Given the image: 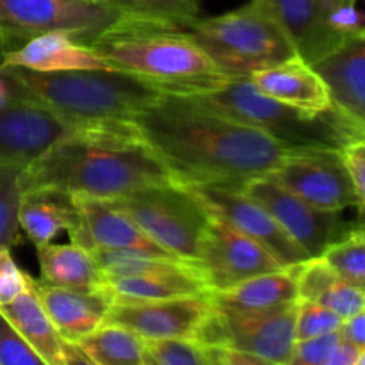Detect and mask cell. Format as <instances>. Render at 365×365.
I'll return each instance as SVG.
<instances>
[{"mask_svg":"<svg viewBox=\"0 0 365 365\" xmlns=\"http://www.w3.org/2000/svg\"><path fill=\"white\" fill-rule=\"evenodd\" d=\"M317 303L330 309L331 312L337 314L342 321L349 319L355 314L365 310V291L355 287L351 284H346L339 278Z\"/></svg>","mask_w":365,"mask_h":365,"instance_id":"36","label":"cell"},{"mask_svg":"<svg viewBox=\"0 0 365 365\" xmlns=\"http://www.w3.org/2000/svg\"><path fill=\"white\" fill-rule=\"evenodd\" d=\"M192 192L212 216L227 221L239 232L255 239L284 267L298 266L310 259L309 253L277 223L269 210L246 195L241 187L217 184H189Z\"/></svg>","mask_w":365,"mask_h":365,"instance_id":"11","label":"cell"},{"mask_svg":"<svg viewBox=\"0 0 365 365\" xmlns=\"http://www.w3.org/2000/svg\"><path fill=\"white\" fill-rule=\"evenodd\" d=\"M241 189L269 210L277 223L309 253L310 259L323 257L331 245L355 228L342 220L341 212H328L303 202L269 175L252 178Z\"/></svg>","mask_w":365,"mask_h":365,"instance_id":"10","label":"cell"},{"mask_svg":"<svg viewBox=\"0 0 365 365\" xmlns=\"http://www.w3.org/2000/svg\"><path fill=\"white\" fill-rule=\"evenodd\" d=\"M296 309L298 303L259 312L227 310L212 305L195 341L203 346H225L253 353L285 365L296 346Z\"/></svg>","mask_w":365,"mask_h":365,"instance_id":"9","label":"cell"},{"mask_svg":"<svg viewBox=\"0 0 365 365\" xmlns=\"http://www.w3.org/2000/svg\"><path fill=\"white\" fill-rule=\"evenodd\" d=\"M102 287L109 292L113 302H152L209 292L205 282L192 264L164 273L106 278Z\"/></svg>","mask_w":365,"mask_h":365,"instance_id":"24","label":"cell"},{"mask_svg":"<svg viewBox=\"0 0 365 365\" xmlns=\"http://www.w3.org/2000/svg\"><path fill=\"white\" fill-rule=\"evenodd\" d=\"M342 341L349 342V344L355 346L356 349L364 351L365 349V310L355 314L353 317L346 319L342 323L341 330H339Z\"/></svg>","mask_w":365,"mask_h":365,"instance_id":"41","label":"cell"},{"mask_svg":"<svg viewBox=\"0 0 365 365\" xmlns=\"http://www.w3.org/2000/svg\"><path fill=\"white\" fill-rule=\"evenodd\" d=\"M339 341H341L339 331L309 341H298L291 360L285 365H327L328 356L331 355Z\"/></svg>","mask_w":365,"mask_h":365,"instance_id":"38","label":"cell"},{"mask_svg":"<svg viewBox=\"0 0 365 365\" xmlns=\"http://www.w3.org/2000/svg\"><path fill=\"white\" fill-rule=\"evenodd\" d=\"M24 166L0 164V246L14 248L21 242V228L18 212L24 189H21Z\"/></svg>","mask_w":365,"mask_h":365,"instance_id":"29","label":"cell"},{"mask_svg":"<svg viewBox=\"0 0 365 365\" xmlns=\"http://www.w3.org/2000/svg\"><path fill=\"white\" fill-rule=\"evenodd\" d=\"M145 351L157 365H210L207 348L195 339L145 341Z\"/></svg>","mask_w":365,"mask_h":365,"instance_id":"31","label":"cell"},{"mask_svg":"<svg viewBox=\"0 0 365 365\" xmlns=\"http://www.w3.org/2000/svg\"><path fill=\"white\" fill-rule=\"evenodd\" d=\"M18 220L21 232L36 248L50 245L63 230L71 237L81 228V212L73 196L56 189L24 191Z\"/></svg>","mask_w":365,"mask_h":365,"instance_id":"22","label":"cell"},{"mask_svg":"<svg viewBox=\"0 0 365 365\" xmlns=\"http://www.w3.org/2000/svg\"><path fill=\"white\" fill-rule=\"evenodd\" d=\"M31 285L64 342L77 344L106 324L113 298L103 287L98 291H77L56 287L32 277Z\"/></svg>","mask_w":365,"mask_h":365,"instance_id":"19","label":"cell"},{"mask_svg":"<svg viewBox=\"0 0 365 365\" xmlns=\"http://www.w3.org/2000/svg\"><path fill=\"white\" fill-rule=\"evenodd\" d=\"M323 259L342 282L365 291V230L353 228L323 253Z\"/></svg>","mask_w":365,"mask_h":365,"instance_id":"30","label":"cell"},{"mask_svg":"<svg viewBox=\"0 0 365 365\" xmlns=\"http://www.w3.org/2000/svg\"><path fill=\"white\" fill-rule=\"evenodd\" d=\"M210 299L217 309L245 310V312H259V310H273L294 305L299 302L294 266L257 274L234 287L210 292Z\"/></svg>","mask_w":365,"mask_h":365,"instance_id":"23","label":"cell"},{"mask_svg":"<svg viewBox=\"0 0 365 365\" xmlns=\"http://www.w3.org/2000/svg\"><path fill=\"white\" fill-rule=\"evenodd\" d=\"M38 262L41 269V282L56 287L77 289V291H98L103 277L95 259L88 250L73 245L39 246Z\"/></svg>","mask_w":365,"mask_h":365,"instance_id":"26","label":"cell"},{"mask_svg":"<svg viewBox=\"0 0 365 365\" xmlns=\"http://www.w3.org/2000/svg\"><path fill=\"white\" fill-rule=\"evenodd\" d=\"M89 45L114 70L138 75L164 95H205L234 81L185 34V29L120 20Z\"/></svg>","mask_w":365,"mask_h":365,"instance_id":"3","label":"cell"},{"mask_svg":"<svg viewBox=\"0 0 365 365\" xmlns=\"http://www.w3.org/2000/svg\"><path fill=\"white\" fill-rule=\"evenodd\" d=\"M27 289V273L16 266L9 248L0 246V307L16 299Z\"/></svg>","mask_w":365,"mask_h":365,"instance_id":"39","label":"cell"},{"mask_svg":"<svg viewBox=\"0 0 365 365\" xmlns=\"http://www.w3.org/2000/svg\"><path fill=\"white\" fill-rule=\"evenodd\" d=\"M0 312L46 365H64V341L32 289L31 274H27V289L16 299L0 307Z\"/></svg>","mask_w":365,"mask_h":365,"instance_id":"25","label":"cell"},{"mask_svg":"<svg viewBox=\"0 0 365 365\" xmlns=\"http://www.w3.org/2000/svg\"><path fill=\"white\" fill-rule=\"evenodd\" d=\"M175 178L134 123L96 125L59 139L21 170V189L116 200Z\"/></svg>","mask_w":365,"mask_h":365,"instance_id":"2","label":"cell"},{"mask_svg":"<svg viewBox=\"0 0 365 365\" xmlns=\"http://www.w3.org/2000/svg\"><path fill=\"white\" fill-rule=\"evenodd\" d=\"M250 81L273 100L302 110L309 116H321L331 110L327 84L307 61L296 56L285 63L255 71Z\"/></svg>","mask_w":365,"mask_h":365,"instance_id":"20","label":"cell"},{"mask_svg":"<svg viewBox=\"0 0 365 365\" xmlns=\"http://www.w3.org/2000/svg\"><path fill=\"white\" fill-rule=\"evenodd\" d=\"M7 50H11L9 43H7L6 39H4V36L0 34V52H7Z\"/></svg>","mask_w":365,"mask_h":365,"instance_id":"44","label":"cell"},{"mask_svg":"<svg viewBox=\"0 0 365 365\" xmlns=\"http://www.w3.org/2000/svg\"><path fill=\"white\" fill-rule=\"evenodd\" d=\"M121 20L113 6L89 0H0V34L11 50L46 32L91 43Z\"/></svg>","mask_w":365,"mask_h":365,"instance_id":"8","label":"cell"},{"mask_svg":"<svg viewBox=\"0 0 365 365\" xmlns=\"http://www.w3.org/2000/svg\"><path fill=\"white\" fill-rule=\"evenodd\" d=\"M110 202L168 253L192 266L198 262L210 212L184 185H153Z\"/></svg>","mask_w":365,"mask_h":365,"instance_id":"7","label":"cell"},{"mask_svg":"<svg viewBox=\"0 0 365 365\" xmlns=\"http://www.w3.org/2000/svg\"><path fill=\"white\" fill-rule=\"evenodd\" d=\"M64 365H95L73 342H64Z\"/></svg>","mask_w":365,"mask_h":365,"instance_id":"43","label":"cell"},{"mask_svg":"<svg viewBox=\"0 0 365 365\" xmlns=\"http://www.w3.org/2000/svg\"><path fill=\"white\" fill-rule=\"evenodd\" d=\"M330 93L331 113L353 138H365V36H353L312 64Z\"/></svg>","mask_w":365,"mask_h":365,"instance_id":"16","label":"cell"},{"mask_svg":"<svg viewBox=\"0 0 365 365\" xmlns=\"http://www.w3.org/2000/svg\"><path fill=\"white\" fill-rule=\"evenodd\" d=\"M18 70L39 103L82 123H130L164 96L145 78L120 70Z\"/></svg>","mask_w":365,"mask_h":365,"instance_id":"4","label":"cell"},{"mask_svg":"<svg viewBox=\"0 0 365 365\" xmlns=\"http://www.w3.org/2000/svg\"><path fill=\"white\" fill-rule=\"evenodd\" d=\"M210 309V292L152 302H113L106 323L127 328L143 341L195 339Z\"/></svg>","mask_w":365,"mask_h":365,"instance_id":"15","label":"cell"},{"mask_svg":"<svg viewBox=\"0 0 365 365\" xmlns=\"http://www.w3.org/2000/svg\"><path fill=\"white\" fill-rule=\"evenodd\" d=\"M195 267L209 292H220L284 266L255 239L210 214L209 228Z\"/></svg>","mask_w":365,"mask_h":365,"instance_id":"13","label":"cell"},{"mask_svg":"<svg viewBox=\"0 0 365 365\" xmlns=\"http://www.w3.org/2000/svg\"><path fill=\"white\" fill-rule=\"evenodd\" d=\"M175 182L242 187L294 153L266 132L223 116L189 96L164 95L132 120Z\"/></svg>","mask_w":365,"mask_h":365,"instance_id":"1","label":"cell"},{"mask_svg":"<svg viewBox=\"0 0 365 365\" xmlns=\"http://www.w3.org/2000/svg\"><path fill=\"white\" fill-rule=\"evenodd\" d=\"M145 365H157L155 362H153V360L152 359H150V356L148 355H146L145 356Z\"/></svg>","mask_w":365,"mask_h":365,"instance_id":"46","label":"cell"},{"mask_svg":"<svg viewBox=\"0 0 365 365\" xmlns=\"http://www.w3.org/2000/svg\"><path fill=\"white\" fill-rule=\"evenodd\" d=\"M89 2H103V4H106V0H89Z\"/></svg>","mask_w":365,"mask_h":365,"instance_id":"48","label":"cell"},{"mask_svg":"<svg viewBox=\"0 0 365 365\" xmlns=\"http://www.w3.org/2000/svg\"><path fill=\"white\" fill-rule=\"evenodd\" d=\"M185 34L232 78H250L298 56L284 29L252 2L220 16L196 18Z\"/></svg>","mask_w":365,"mask_h":365,"instance_id":"6","label":"cell"},{"mask_svg":"<svg viewBox=\"0 0 365 365\" xmlns=\"http://www.w3.org/2000/svg\"><path fill=\"white\" fill-rule=\"evenodd\" d=\"M359 355L360 349H356L355 346L341 339L334 348V351H331V355L328 356L327 365H353L359 359Z\"/></svg>","mask_w":365,"mask_h":365,"instance_id":"42","label":"cell"},{"mask_svg":"<svg viewBox=\"0 0 365 365\" xmlns=\"http://www.w3.org/2000/svg\"><path fill=\"white\" fill-rule=\"evenodd\" d=\"M210 365H280L262 359L253 353L225 348V346H205Z\"/></svg>","mask_w":365,"mask_h":365,"instance_id":"40","label":"cell"},{"mask_svg":"<svg viewBox=\"0 0 365 365\" xmlns=\"http://www.w3.org/2000/svg\"><path fill=\"white\" fill-rule=\"evenodd\" d=\"M73 202L81 212V228L70 237L73 245L82 246L88 252L98 248L128 250V252H145L164 259L180 260L153 242L134 223V220L118 209L110 200L73 196Z\"/></svg>","mask_w":365,"mask_h":365,"instance_id":"17","label":"cell"},{"mask_svg":"<svg viewBox=\"0 0 365 365\" xmlns=\"http://www.w3.org/2000/svg\"><path fill=\"white\" fill-rule=\"evenodd\" d=\"M344 321L316 302L299 299L296 309V342L323 337L341 330Z\"/></svg>","mask_w":365,"mask_h":365,"instance_id":"32","label":"cell"},{"mask_svg":"<svg viewBox=\"0 0 365 365\" xmlns=\"http://www.w3.org/2000/svg\"><path fill=\"white\" fill-rule=\"evenodd\" d=\"M353 365H365V349H364V351H360L359 359H356V362Z\"/></svg>","mask_w":365,"mask_h":365,"instance_id":"45","label":"cell"},{"mask_svg":"<svg viewBox=\"0 0 365 365\" xmlns=\"http://www.w3.org/2000/svg\"><path fill=\"white\" fill-rule=\"evenodd\" d=\"M298 294L303 302H319L321 296L339 280L337 273L328 266L323 257L309 259L294 266Z\"/></svg>","mask_w":365,"mask_h":365,"instance_id":"34","label":"cell"},{"mask_svg":"<svg viewBox=\"0 0 365 365\" xmlns=\"http://www.w3.org/2000/svg\"><path fill=\"white\" fill-rule=\"evenodd\" d=\"M77 346L95 365H145V341L113 323L102 324Z\"/></svg>","mask_w":365,"mask_h":365,"instance_id":"27","label":"cell"},{"mask_svg":"<svg viewBox=\"0 0 365 365\" xmlns=\"http://www.w3.org/2000/svg\"><path fill=\"white\" fill-rule=\"evenodd\" d=\"M269 177L303 202L328 212H342L359 203L342 148L294 152Z\"/></svg>","mask_w":365,"mask_h":365,"instance_id":"12","label":"cell"},{"mask_svg":"<svg viewBox=\"0 0 365 365\" xmlns=\"http://www.w3.org/2000/svg\"><path fill=\"white\" fill-rule=\"evenodd\" d=\"M189 98L223 116L266 132L292 152L317 148L341 150L346 143L355 139L331 110L321 116H309L264 95L250 78H234L217 91Z\"/></svg>","mask_w":365,"mask_h":365,"instance_id":"5","label":"cell"},{"mask_svg":"<svg viewBox=\"0 0 365 365\" xmlns=\"http://www.w3.org/2000/svg\"><path fill=\"white\" fill-rule=\"evenodd\" d=\"M96 125L53 113L38 100L20 103L0 114V164L29 166L59 139Z\"/></svg>","mask_w":365,"mask_h":365,"instance_id":"14","label":"cell"},{"mask_svg":"<svg viewBox=\"0 0 365 365\" xmlns=\"http://www.w3.org/2000/svg\"><path fill=\"white\" fill-rule=\"evenodd\" d=\"M0 365H46L0 312Z\"/></svg>","mask_w":365,"mask_h":365,"instance_id":"35","label":"cell"},{"mask_svg":"<svg viewBox=\"0 0 365 365\" xmlns=\"http://www.w3.org/2000/svg\"><path fill=\"white\" fill-rule=\"evenodd\" d=\"M130 24L160 25L184 31L198 18V0H106Z\"/></svg>","mask_w":365,"mask_h":365,"instance_id":"28","label":"cell"},{"mask_svg":"<svg viewBox=\"0 0 365 365\" xmlns=\"http://www.w3.org/2000/svg\"><path fill=\"white\" fill-rule=\"evenodd\" d=\"M355 2L356 0H335L327 11L324 31L335 48L365 27V11L359 9Z\"/></svg>","mask_w":365,"mask_h":365,"instance_id":"33","label":"cell"},{"mask_svg":"<svg viewBox=\"0 0 365 365\" xmlns=\"http://www.w3.org/2000/svg\"><path fill=\"white\" fill-rule=\"evenodd\" d=\"M2 68H21L38 73L75 70H114L91 45L68 32H46L29 39L2 57Z\"/></svg>","mask_w":365,"mask_h":365,"instance_id":"18","label":"cell"},{"mask_svg":"<svg viewBox=\"0 0 365 365\" xmlns=\"http://www.w3.org/2000/svg\"><path fill=\"white\" fill-rule=\"evenodd\" d=\"M356 36H365V27H364V29H362V31H360V32H359V34H356Z\"/></svg>","mask_w":365,"mask_h":365,"instance_id":"47","label":"cell"},{"mask_svg":"<svg viewBox=\"0 0 365 365\" xmlns=\"http://www.w3.org/2000/svg\"><path fill=\"white\" fill-rule=\"evenodd\" d=\"M277 21L294 45L296 52L314 64L335 48L324 31V16L335 0H250Z\"/></svg>","mask_w":365,"mask_h":365,"instance_id":"21","label":"cell"},{"mask_svg":"<svg viewBox=\"0 0 365 365\" xmlns=\"http://www.w3.org/2000/svg\"><path fill=\"white\" fill-rule=\"evenodd\" d=\"M342 157L355 185L360 223V221H365V138H356L346 143L342 146Z\"/></svg>","mask_w":365,"mask_h":365,"instance_id":"37","label":"cell"}]
</instances>
